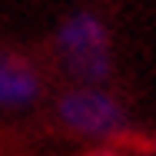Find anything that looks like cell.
Returning <instances> with one entry per match:
<instances>
[{
	"instance_id": "6da1fadb",
	"label": "cell",
	"mask_w": 156,
	"mask_h": 156,
	"mask_svg": "<svg viewBox=\"0 0 156 156\" xmlns=\"http://www.w3.org/2000/svg\"><path fill=\"white\" fill-rule=\"evenodd\" d=\"M57 53L73 80L100 87L110 80V33L93 10H73L57 30Z\"/></svg>"
},
{
	"instance_id": "7a4b0ae2",
	"label": "cell",
	"mask_w": 156,
	"mask_h": 156,
	"mask_svg": "<svg viewBox=\"0 0 156 156\" xmlns=\"http://www.w3.org/2000/svg\"><path fill=\"white\" fill-rule=\"evenodd\" d=\"M57 113L60 120L73 133H83V136H116L126 126V113L123 106L113 100L110 93L96 90V87H80V90H70L57 100Z\"/></svg>"
},
{
	"instance_id": "3957f363",
	"label": "cell",
	"mask_w": 156,
	"mask_h": 156,
	"mask_svg": "<svg viewBox=\"0 0 156 156\" xmlns=\"http://www.w3.org/2000/svg\"><path fill=\"white\" fill-rule=\"evenodd\" d=\"M40 96V76L27 60L0 50V106L23 110Z\"/></svg>"
}]
</instances>
